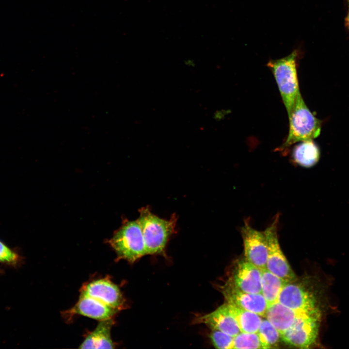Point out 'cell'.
Returning a JSON list of instances; mask_svg holds the SVG:
<instances>
[{
  "mask_svg": "<svg viewBox=\"0 0 349 349\" xmlns=\"http://www.w3.org/2000/svg\"><path fill=\"white\" fill-rule=\"evenodd\" d=\"M311 281H295L283 286L277 301L295 310L324 312L322 290Z\"/></svg>",
  "mask_w": 349,
  "mask_h": 349,
  "instance_id": "obj_1",
  "label": "cell"
},
{
  "mask_svg": "<svg viewBox=\"0 0 349 349\" xmlns=\"http://www.w3.org/2000/svg\"><path fill=\"white\" fill-rule=\"evenodd\" d=\"M137 219L143 237L146 254L162 253L170 236L174 232L176 217L161 219L153 214L148 207L139 210Z\"/></svg>",
  "mask_w": 349,
  "mask_h": 349,
  "instance_id": "obj_2",
  "label": "cell"
},
{
  "mask_svg": "<svg viewBox=\"0 0 349 349\" xmlns=\"http://www.w3.org/2000/svg\"><path fill=\"white\" fill-rule=\"evenodd\" d=\"M298 54V50H294L288 56L270 60L267 63L277 83L288 117L300 92L296 68Z\"/></svg>",
  "mask_w": 349,
  "mask_h": 349,
  "instance_id": "obj_3",
  "label": "cell"
},
{
  "mask_svg": "<svg viewBox=\"0 0 349 349\" xmlns=\"http://www.w3.org/2000/svg\"><path fill=\"white\" fill-rule=\"evenodd\" d=\"M287 137L281 148L284 149L294 143L313 140L321 131L322 121L309 110L301 94L298 93L290 116Z\"/></svg>",
  "mask_w": 349,
  "mask_h": 349,
  "instance_id": "obj_4",
  "label": "cell"
},
{
  "mask_svg": "<svg viewBox=\"0 0 349 349\" xmlns=\"http://www.w3.org/2000/svg\"><path fill=\"white\" fill-rule=\"evenodd\" d=\"M119 259L133 263L146 254L143 237L137 220H126L109 241Z\"/></svg>",
  "mask_w": 349,
  "mask_h": 349,
  "instance_id": "obj_5",
  "label": "cell"
},
{
  "mask_svg": "<svg viewBox=\"0 0 349 349\" xmlns=\"http://www.w3.org/2000/svg\"><path fill=\"white\" fill-rule=\"evenodd\" d=\"M279 216L264 232L268 245L266 268L286 283L297 280V276L284 254L278 240L277 229Z\"/></svg>",
  "mask_w": 349,
  "mask_h": 349,
  "instance_id": "obj_6",
  "label": "cell"
},
{
  "mask_svg": "<svg viewBox=\"0 0 349 349\" xmlns=\"http://www.w3.org/2000/svg\"><path fill=\"white\" fill-rule=\"evenodd\" d=\"M240 233L245 258L260 270L266 268L268 245L264 232L254 229L245 222Z\"/></svg>",
  "mask_w": 349,
  "mask_h": 349,
  "instance_id": "obj_7",
  "label": "cell"
},
{
  "mask_svg": "<svg viewBox=\"0 0 349 349\" xmlns=\"http://www.w3.org/2000/svg\"><path fill=\"white\" fill-rule=\"evenodd\" d=\"M322 320L305 318L281 333V339L286 344L301 349H308L317 341Z\"/></svg>",
  "mask_w": 349,
  "mask_h": 349,
  "instance_id": "obj_8",
  "label": "cell"
},
{
  "mask_svg": "<svg viewBox=\"0 0 349 349\" xmlns=\"http://www.w3.org/2000/svg\"><path fill=\"white\" fill-rule=\"evenodd\" d=\"M323 312L295 310L278 301L268 306L265 317L279 332L280 333L292 327L300 320L305 318L321 319Z\"/></svg>",
  "mask_w": 349,
  "mask_h": 349,
  "instance_id": "obj_9",
  "label": "cell"
},
{
  "mask_svg": "<svg viewBox=\"0 0 349 349\" xmlns=\"http://www.w3.org/2000/svg\"><path fill=\"white\" fill-rule=\"evenodd\" d=\"M226 302L265 317L268 304L261 293H251L240 290L229 280L221 287Z\"/></svg>",
  "mask_w": 349,
  "mask_h": 349,
  "instance_id": "obj_10",
  "label": "cell"
},
{
  "mask_svg": "<svg viewBox=\"0 0 349 349\" xmlns=\"http://www.w3.org/2000/svg\"><path fill=\"white\" fill-rule=\"evenodd\" d=\"M81 295L96 299L119 311L124 307L125 301L119 287L108 279L94 280L84 285Z\"/></svg>",
  "mask_w": 349,
  "mask_h": 349,
  "instance_id": "obj_11",
  "label": "cell"
},
{
  "mask_svg": "<svg viewBox=\"0 0 349 349\" xmlns=\"http://www.w3.org/2000/svg\"><path fill=\"white\" fill-rule=\"evenodd\" d=\"M229 280L240 290L261 293V270L245 258L237 261Z\"/></svg>",
  "mask_w": 349,
  "mask_h": 349,
  "instance_id": "obj_12",
  "label": "cell"
},
{
  "mask_svg": "<svg viewBox=\"0 0 349 349\" xmlns=\"http://www.w3.org/2000/svg\"><path fill=\"white\" fill-rule=\"evenodd\" d=\"M195 322L205 324L212 330H218L232 336L240 332L226 302L213 312L198 317Z\"/></svg>",
  "mask_w": 349,
  "mask_h": 349,
  "instance_id": "obj_13",
  "label": "cell"
},
{
  "mask_svg": "<svg viewBox=\"0 0 349 349\" xmlns=\"http://www.w3.org/2000/svg\"><path fill=\"white\" fill-rule=\"evenodd\" d=\"M117 311L96 299L80 294L78 302L67 313L69 315H80L101 321L112 318Z\"/></svg>",
  "mask_w": 349,
  "mask_h": 349,
  "instance_id": "obj_14",
  "label": "cell"
},
{
  "mask_svg": "<svg viewBox=\"0 0 349 349\" xmlns=\"http://www.w3.org/2000/svg\"><path fill=\"white\" fill-rule=\"evenodd\" d=\"M112 318L101 320L79 346L80 349H113L114 344L111 336Z\"/></svg>",
  "mask_w": 349,
  "mask_h": 349,
  "instance_id": "obj_15",
  "label": "cell"
},
{
  "mask_svg": "<svg viewBox=\"0 0 349 349\" xmlns=\"http://www.w3.org/2000/svg\"><path fill=\"white\" fill-rule=\"evenodd\" d=\"M228 308L236 321L240 332L256 333L262 318L258 314L226 302Z\"/></svg>",
  "mask_w": 349,
  "mask_h": 349,
  "instance_id": "obj_16",
  "label": "cell"
},
{
  "mask_svg": "<svg viewBox=\"0 0 349 349\" xmlns=\"http://www.w3.org/2000/svg\"><path fill=\"white\" fill-rule=\"evenodd\" d=\"M261 294L268 306L276 301L286 282L270 271L267 268L261 270Z\"/></svg>",
  "mask_w": 349,
  "mask_h": 349,
  "instance_id": "obj_17",
  "label": "cell"
},
{
  "mask_svg": "<svg viewBox=\"0 0 349 349\" xmlns=\"http://www.w3.org/2000/svg\"><path fill=\"white\" fill-rule=\"evenodd\" d=\"M292 156L295 162L305 167L315 165L319 160L320 151L313 140L300 142L293 149Z\"/></svg>",
  "mask_w": 349,
  "mask_h": 349,
  "instance_id": "obj_18",
  "label": "cell"
},
{
  "mask_svg": "<svg viewBox=\"0 0 349 349\" xmlns=\"http://www.w3.org/2000/svg\"><path fill=\"white\" fill-rule=\"evenodd\" d=\"M257 333L264 349L275 348L281 339L279 332L266 318L262 319Z\"/></svg>",
  "mask_w": 349,
  "mask_h": 349,
  "instance_id": "obj_19",
  "label": "cell"
},
{
  "mask_svg": "<svg viewBox=\"0 0 349 349\" xmlns=\"http://www.w3.org/2000/svg\"><path fill=\"white\" fill-rule=\"evenodd\" d=\"M233 346L237 349H264L257 333L240 332L234 336Z\"/></svg>",
  "mask_w": 349,
  "mask_h": 349,
  "instance_id": "obj_20",
  "label": "cell"
},
{
  "mask_svg": "<svg viewBox=\"0 0 349 349\" xmlns=\"http://www.w3.org/2000/svg\"><path fill=\"white\" fill-rule=\"evenodd\" d=\"M212 330L210 338L215 348L220 349H233L234 336L218 330Z\"/></svg>",
  "mask_w": 349,
  "mask_h": 349,
  "instance_id": "obj_21",
  "label": "cell"
},
{
  "mask_svg": "<svg viewBox=\"0 0 349 349\" xmlns=\"http://www.w3.org/2000/svg\"><path fill=\"white\" fill-rule=\"evenodd\" d=\"M18 255L0 241V262H14Z\"/></svg>",
  "mask_w": 349,
  "mask_h": 349,
  "instance_id": "obj_22",
  "label": "cell"
},
{
  "mask_svg": "<svg viewBox=\"0 0 349 349\" xmlns=\"http://www.w3.org/2000/svg\"><path fill=\"white\" fill-rule=\"evenodd\" d=\"M348 4V12L345 18V24L349 30V0H347Z\"/></svg>",
  "mask_w": 349,
  "mask_h": 349,
  "instance_id": "obj_23",
  "label": "cell"
}]
</instances>
